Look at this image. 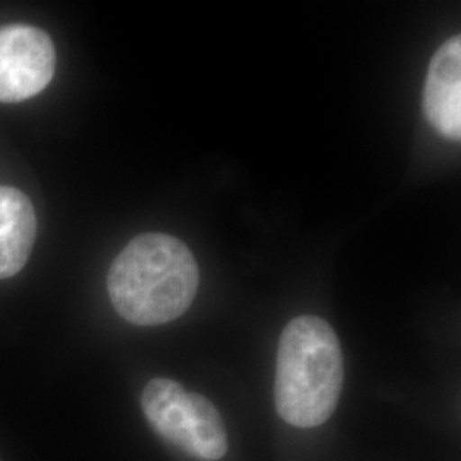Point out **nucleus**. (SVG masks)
Wrapping results in <instances>:
<instances>
[{
	"mask_svg": "<svg viewBox=\"0 0 461 461\" xmlns=\"http://www.w3.org/2000/svg\"><path fill=\"white\" fill-rule=\"evenodd\" d=\"M198 265L175 236L148 232L133 238L108 272V294L123 320L139 327L180 318L198 291Z\"/></svg>",
	"mask_w": 461,
	"mask_h": 461,
	"instance_id": "f257e3e1",
	"label": "nucleus"
},
{
	"mask_svg": "<svg viewBox=\"0 0 461 461\" xmlns=\"http://www.w3.org/2000/svg\"><path fill=\"white\" fill-rule=\"evenodd\" d=\"M344 386V356L335 330L318 316H297L282 331L276 364V409L294 428L325 424Z\"/></svg>",
	"mask_w": 461,
	"mask_h": 461,
	"instance_id": "f03ea898",
	"label": "nucleus"
},
{
	"mask_svg": "<svg viewBox=\"0 0 461 461\" xmlns=\"http://www.w3.org/2000/svg\"><path fill=\"white\" fill-rule=\"evenodd\" d=\"M142 411L150 428L165 441L200 461H217L228 453V432L221 413L205 398L167 378L149 381Z\"/></svg>",
	"mask_w": 461,
	"mask_h": 461,
	"instance_id": "7ed1b4c3",
	"label": "nucleus"
},
{
	"mask_svg": "<svg viewBox=\"0 0 461 461\" xmlns=\"http://www.w3.org/2000/svg\"><path fill=\"white\" fill-rule=\"evenodd\" d=\"M55 72V47L49 34L28 24L0 28V103L40 95Z\"/></svg>",
	"mask_w": 461,
	"mask_h": 461,
	"instance_id": "20e7f679",
	"label": "nucleus"
},
{
	"mask_svg": "<svg viewBox=\"0 0 461 461\" xmlns=\"http://www.w3.org/2000/svg\"><path fill=\"white\" fill-rule=\"evenodd\" d=\"M430 127L447 140L461 137V38L453 36L434 53L422 95Z\"/></svg>",
	"mask_w": 461,
	"mask_h": 461,
	"instance_id": "39448f33",
	"label": "nucleus"
},
{
	"mask_svg": "<svg viewBox=\"0 0 461 461\" xmlns=\"http://www.w3.org/2000/svg\"><path fill=\"white\" fill-rule=\"evenodd\" d=\"M36 238L33 203L13 186H0V279L26 265Z\"/></svg>",
	"mask_w": 461,
	"mask_h": 461,
	"instance_id": "423d86ee",
	"label": "nucleus"
}]
</instances>
